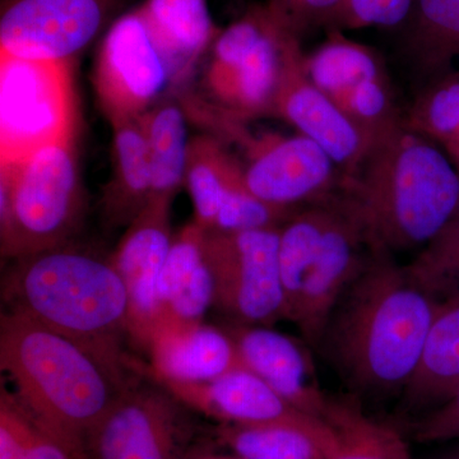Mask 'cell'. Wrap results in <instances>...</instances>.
Returning a JSON list of instances; mask_svg holds the SVG:
<instances>
[{"label":"cell","mask_w":459,"mask_h":459,"mask_svg":"<svg viewBox=\"0 0 459 459\" xmlns=\"http://www.w3.org/2000/svg\"><path fill=\"white\" fill-rule=\"evenodd\" d=\"M392 255L370 247L318 344L350 385L371 394L404 391L442 301Z\"/></svg>","instance_id":"6da1fadb"},{"label":"cell","mask_w":459,"mask_h":459,"mask_svg":"<svg viewBox=\"0 0 459 459\" xmlns=\"http://www.w3.org/2000/svg\"><path fill=\"white\" fill-rule=\"evenodd\" d=\"M8 312L74 341L131 382L128 290L110 258L65 244L16 259L2 281Z\"/></svg>","instance_id":"7a4b0ae2"},{"label":"cell","mask_w":459,"mask_h":459,"mask_svg":"<svg viewBox=\"0 0 459 459\" xmlns=\"http://www.w3.org/2000/svg\"><path fill=\"white\" fill-rule=\"evenodd\" d=\"M338 193L370 247L427 246L459 212V172L433 142L402 124L374 142Z\"/></svg>","instance_id":"3957f363"},{"label":"cell","mask_w":459,"mask_h":459,"mask_svg":"<svg viewBox=\"0 0 459 459\" xmlns=\"http://www.w3.org/2000/svg\"><path fill=\"white\" fill-rule=\"evenodd\" d=\"M0 368L21 406L78 459H86L91 431L133 382L81 344L8 310L0 318Z\"/></svg>","instance_id":"277c9868"},{"label":"cell","mask_w":459,"mask_h":459,"mask_svg":"<svg viewBox=\"0 0 459 459\" xmlns=\"http://www.w3.org/2000/svg\"><path fill=\"white\" fill-rule=\"evenodd\" d=\"M370 255L367 235L340 193L296 210L280 228L287 319L318 346L341 296Z\"/></svg>","instance_id":"5b68a950"},{"label":"cell","mask_w":459,"mask_h":459,"mask_svg":"<svg viewBox=\"0 0 459 459\" xmlns=\"http://www.w3.org/2000/svg\"><path fill=\"white\" fill-rule=\"evenodd\" d=\"M0 166L3 256L18 259L68 244L83 212L74 137Z\"/></svg>","instance_id":"8992f818"},{"label":"cell","mask_w":459,"mask_h":459,"mask_svg":"<svg viewBox=\"0 0 459 459\" xmlns=\"http://www.w3.org/2000/svg\"><path fill=\"white\" fill-rule=\"evenodd\" d=\"M299 41L267 4L253 5L221 30L204 75L216 113L238 123L271 115L287 56Z\"/></svg>","instance_id":"52a82bcc"},{"label":"cell","mask_w":459,"mask_h":459,"mask_svg":"<svg viewBox=\"0 0 459 459\" xmlns=\"http://www.w3.org/2000/svg\"><path fill=\"white\" fill-rule=\"evenodd\" d=\"M71 68L0 56V165L74 137Z\"/></svg>","instance_id":"ba28073f"},{"label":"cell","mask_w":459,"mask_h":459,"mask_svg":"<svg viewBox=\"0 0 459 459\" xmlns=\"http://www.w3.org/2000/svg\"><path fill=\"white\" fill-rule=\"evenodd\" d=\"M93 84L110 124L143 117L179 84L140 5L120 14L102 36Z\"/></svg>","instance_id":"9c48e42d"},{"label":"cell","mask_w":459,"mask_h":459,"mask_svg":"<svg viewBox=\"0 0 459 459\" xmlns=\"http://www.w3.org/2000/svg\"><path fill=\"white\" fill-rule=\"evenodd\" d=\"M280 228L205 231L213 307L232 325L271 327L287 319L279 264Z\"/></svg>","instance_id":"30bf717a"},{"label":"cell","mask_w":459,"mask_h":459,"mask_svg":"<svg viewBox=\"0 0 459 459\" xmlns=\"http://www.w3.org/2000/svg\"><path fill=\"white\" fill-rule=\"evenodd\" d=\"M126 0H2L0 56L72 65Z\"/></svg>","instance_id":"8fae6325"},{"label":"cell","mask_w":459,"mask_h":459,"mask_svg":"<svg viewBox=\"0 0 459 459\" xmlns=\"http://www.w3.org/2000/svg\"><path fill=\"white\" fill-rule=\"evenodd\" d=\"M188 407L165 388L133 380L91 431L86 459H186Z\"/></svg>","instance_id":"7c38bea8"},{"label":"cell","mask_w":459,"mask_h":459,"mask_svg":"<svg viewBox=\"0 0 459 459\" xmlns=\"http://www.w3.org/2000/svg\"><path fill=\"white\" fill-rule=\"evenodd\" d=\"M312 82L367 137L374 142L403 124L395 108L388 75L374 50L329 31L328 40L305 56Z\"/></svg>","instance_id":"4fadbf2b"},{"label":"cell","mask_w":459,"mask_h":459,"mask_svg":"<svg viewBox=\"0 0 459 459\" xmlns=\"http://www.w3.org/2000/svg\"><path fill=\"white\" fill-rule=\"evenodd\" d=\"M241 144L249 156L243 168L247 189L267 204L285 208L312 204L340 186L342 175L337 174V165L307 135H247Z\"/></svg>","instance_id":"5bb4252c"},{"label":"cell","mask_w":459,"mask_h":459,"mask_svg":"<svg viewBox=\"0 0 459 459\" xmlns=\"http://www.w3.org/2000/svg\"><path fill=\"white\" fill-rule=\"evenodd\" d=\"M172 201L152 199L129 223L110 256L128 290L129 337L147 349L162 325L157 287L174 240L170 223Z\"/></svg>","instance_id":"9a60e30c"},{"label":"cell","mask_w":459,"mask_h":459,"mask_svg":"<svg viewBox=\"0 0 459 459\" xmlns=\"http://www.w3.org/2000/svg\"><path fill=\"white\" fill-rule=\"evenodd\" d=\"M301 41L287 56L271 115L294 126L331 156L341 175H352L369 152L364 134L312 82L305 71Z\"/></svg>","instance_id":"2e32d148"},{"label":"cell","mask_w":459,"mask_h":459,"mask_svg":"<svg viewBox=\"0 0 459 459\" xmlns=\"http://www.w3.org/2000/svg\"><path fill=\"white\" fill-rule=\"evenodd\" d=\"M226 331L246 369L296 410L325 420L329 398L320 388L312 355L300 341L265 325H231Z\"/></svg>","instance_id":"e0dca14e"},{"label":"cell","mask_w":459,"mask_h":459,"mask_svg":"<svg viewBox=\"0 0 459 459\" xmlns=\"http://www.w3.org/2000/svg\"><path fill=\"white\" fill-rule=\"evenodd\" d=\"M150 379L165 388L184 406L216 420L219 424H258L307 415L292 407L264 380L246 368L202 383Z\"/></svg>","instance_id":"ac0fdd59"},{"label":"cell","mask_w":459,"mask_h":459,"mask_svg":"<svg viewBox=\"0 0 459 459\" xmlns=\"http://www.w3.org/2000/svg\"><path fill=\"white\" fill-rule=\"evenodd\" d=\"M148 351L151 365L140 364V371L157 379L202 383L244 368L228 331L204 325V320L166 325Z\"/></svg>","instance_id":"d6986e66"},{"label":"cell","mask_w":459,"mask_h":459,"mask_svg":"<svg viewBox=\"0 0 459 459\" xmlns=\"http://www.w3.org/2000/svg\"><path fill=\"white\" fill-rule=\"evenodd\" d=\"M157 294L162 319L160 331L166 325L202 322L212 307L213 280L204 255V230L195 221L174 235Z\"/></svg>","instance_id":"ffe728a7"},{"label":"cell","mask_w":459,"mask_h":459,"mask_svg":"<svg viewBox=\"0 0 459 459\" xmlns=\"http://www.w3.org/2000/svg\"><path fill=\"white\" fill-rule=\"evenodd\" d=\"M214 437L244 459H327L336 444L327 421L309 415L258 424H219Z\"/></svg>","instance_id":"44dd1931"},{"label":"cell","mask_w":459,"mask_h":459,"mask_svg":"<svg viewBox=\"0 0 459 459\" xmlns=\"http://www.w3.org/2000/svg\"><path fill=\"white\" fill-rule=\"evenodd\" d=\"M458 389L459 294H455L440 301L403 398L411 409L437 407Z\"/></svg>","instance_id":"7402d4cb"},{"label":"cell","mask_w":459,"mask_h":459,"mask_svg":"<svg viewBox=\"0 0 459 459\" xmlns=\"http://www.w3.org/2000/svg\"><path fill=\"white\" fill-rule=\"evenodd\" d=\"M113 126V177L102 199L108 222L129 225L152 199V172L141 117Z\"/></svg>","instance_id":"603a6c76"},{"label":"cell","mask_w":459,"mask_h":459,"mask_svg":"<svg viewBox=\"0 0 459 459\" xmlns=\"http://www.w3.org/2000/svg\"><path fill=\"white\" fill-rule=\"evenodd\" d=\"M140 8L183 82L221 31L214 25L207 0H144Z\"/></svg>","instance_id":"cb8c5ba5"},{"label":"cell","mask_w":459,"mask_h":459,"mask_svg":"<svg viewBox=\"0 0 459 459\" xmlns=\"http://www.w3.org/2000/svg\"><path fill=\"white\" fill-rule=\"evenodd\" d=\"M141 119L150 151L152 199H174L186 181L192 143L186 114L178 102L165 99Z\"/></svg>","instance_id":"d4e9b609"},{"label":"cell","mask_w":459,"mask_h":459,"mask_svg":"<svg viewBox=\"0 0 459 459\" xmlns=\"http://www.w3.org/2000/svg\"><path fill=\"white\" fill-rule=\"evenodd\" d=\"M410 20L409 54L416 69L433 81L451 74L459 57V0H416Z\"/></svg>","instance_id":"484cf974"},{"label":"cell","mask_w":459,"mask_h":459,"mask_svg":"<svg viewBox=\"0 0 459 459\" xmlns=\"http://www.w3.org/2000/svg\"><path fill=\"white\" fill-rule=\"evenodd\" d=\"M325 421L336 437L327 459H411L400 431L365 415L353 401L329 398Z\"/></svg>","instance_id":"4316f807"},{"label":"cell","mask_w":459,"mask_h":459,"mask_svg":"<svg viewBox=\"0 0 459 459\" xmlns=\"http://www.w3.org/2000/svg\"><path fill=\"white\" fill-rule=\"evenodd\" d=\"M241 171L243 168L217 138L198 137L190 143L184 186L195 208V222L205 231L213 229L223 193Z\"/></svg>","instance_id":"83f0119b"},{"label":"cell","mask_w":459,"mask_h":459,"mask_svg":"<svg viewBox=\"0 0 459 459\" xmlns=\"http://www.w3.org/2000/svg\"><path fill=\"white\" fill-rule=\"evenodd\" d=\"M403 126L444 148L459 135V74L431 81L411 108Z\"/></svg>","instance_id":"f1b7e54d"},{"label":"cell","mask_w":459,"mask_h":459,"mask_svg":"<svg viewBox=\"0 0 459 459\" xmlns=\"http://www.w3.org/2000/svg\"><path fill=\"white\" fill-rule=\"evenodd\" d=\"M407 268L442 300L459 294V212Z\"/></svg>","instance_id":"f546056e"},{"label":"cell","mask_w":459,"mask_h":459,"mask_svg":"<svg viewBox=\"0 0 459 459\" xmlns=\"http://www.w3.org/2000/svg\"><path fill=\"white\" fill-rule=\"evenodd\" d=\"M0 413L13 425L26 459H78L65 444L41 428L13 394L4 388L0 394Z\"/></svg>","instance_id":"4dcf8cb0"},{"label":"cell","mask_w":459,"mask_h":459,"mask_svg":"<svg viewBox=\"0 0 459 459\" xmlns=\"http://www.w3.org/2000/svg\"><path fill=\"white\" fill-rule=\"evenodd\" d=\"M343 0H268L267 7L273 16L295 33L303 38L314 30H340Z\"/></svg>","instance_id":"1f68e13d"},{"label":"cell","mask_w":459,"mask_h":459,"mask_svg":"<svg viewBox=\"0 0 459 459\" xmlns=\"http://www.w3.org/2000/svg\"><path fill=\"white\" fill-rule=\"evenodd\" d=\"M416 0H343L340 31L362 27H397L410 20Z\"/></svg>","instance_id":"d6a6232c"},{"label":"cell","mask_w":459,"mask_h":459,"mask_svg":"<svg viewBox=\"0 0 459 459\" xmlns=\"http://www.w3.org/2000/svg\"><path fill=\"white\" fill-rule=\"evenodd\" d=\"M413 433L421 443L459 440V389L448 401L416 422Z\"/></svg>","instance_id":"836d02e7"},{"label":"cell","mask_w":459,"mask_h":459,"mask_svg":"<svg viewBox=\"0 0 459 459\" xmlns=\"http://www.w3.org/2000/svg\"><path fill=\"white\" fill-rule=\"evenodd\" d=\"M0 459H26L13 425L0 413Z\"/></svg>","instance_id":"e575fe53"},{"label":"cell","mask_w":459,"mask_h":459,"mask_svg":"<svg viewBox=\"0 0 459 459\" xmlns=\"http://www.w3.org/2000/svg\"><path fill=\"white\" fill-rule=\"evenodd\" d=\"M186 459H244L237 455H223V453L214 452L213 449L207 446L193 444L192 448L186 453Z\"/></svg>","instance_id":"d590c367"},{"label":"cell","mask_w":459,"mask_h":459,"mask_svg":"<svg viewBox=\"0 0 459 459\" xmlns=\"http://www.w3.org/2000/svg\"><path fill=\"white\" fill-rule=\"evenodd\" d=\"M442 459H459V448L457 451L449 453L448 455H446V457H443Z\"/></svg>","instance_id":"8d00e7d4"}]
</instances>
